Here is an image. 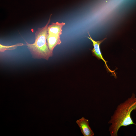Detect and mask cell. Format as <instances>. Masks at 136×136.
Here are the masks:
<instances>
[{
  "mask_svg": "<svg viewBox=\"0 0 136 136\" xmlns=\"http://www.w3.org/2000/svg\"><path fill=\"white\" fill-rule=\"evenodd\" d=\"M51 14L46 25L41 28H39L35 33V42L29 44L26 42V45L35 58H43L48 60L53 54V51L49 49L46 42L48 34V27L50 23Z\"/></svg>",
  "mask_w": 136,
  "mask_h": 136,
  "instance_id": "obj_2",
  "label": "cell"
},
{
  "mask_svg": "<svg viewBox=\"0 0 136 136\" xmlns=\"http://www.w3.org/2000/svg\"><path fill=\"white\" fill-rule=\"evenodd\" d=\"M82 133L84 136H93L94 134L89 126L88 120L84 117L76 121Z\"/></svg>",
  "mask_w": 136,
  "mask_h": 136,
  "instance_id": "obj_4",
  "label": "cell"
},
{
  "mask_svg": "<svg viewBox=\"0 0 136 136\" xmlns=\"http://www.w3.org/2000/svg\"><path fill=\"white\" fill-rule=\"evenodd\" d=\"M88 34L89 37H88V38L93 43V48L91 50V52L93 55L95 56L98 59H101L103 60L105 63V65L107 71L111 73L112 74V75L115 77L116 78V76L115 72V70H111L108 67L107 64L108 61H106L104 59L100 49V44L105 40L107 38H106L103 40L96 41L92 39L89 33Z\"/></svg>",
  "mask_w": 136,
  "mask_h": 136,
  "instance_id": "obj_3",
  "label": "cell"
},
{
  "mask_svg": "<svg viewBox=\"0 0 136 136\" xmlns=\"http://www.w3.org/2000/svg\"><path fill=\"white\" fill-rule=\"evenodd\" d=\"M136 110V96L133 93L131 96L118 105L108 123L111 125L109 131L111 136H118V131L122 126L136 125L131 116L133 110Z\"/></svg>",
  "mask_w": 136,
  "mask_h": 136,
  "instance_id": "obj_1",
  "label": "cell"
},
{
  "mask_svg": "<svg viewBox=\"0 0 136 136\" xmlns=\"http://www.w3.org/2000/svg\"><path fill=\"white\" fill-rule=\"evenodd\" d=\"M47 40L48 48L52 51L57 45H60L61 43L60 36L56 35L48 34Z\"/></svg>",
  "mask_w": 136,
  "mask_h": 136,
  "instance_id": "obj_6",
  "label": "cell"
},
{
  "mask_svg": "<svg viewBox=\"0 0 136 136\" xmlns=\"http://www.w3.org/2000/svg\"><path fill=\"white\" fill-rule=\"evenodd\" d=\"M26 45L22 43H18L11 46H5L0 44V51L1 52H4L6 50H12L16 49L17 47Z\"/></svg>",
  "mask_w": 136,
  "mask_h": 136,
  "instance_id": "obj_7",
  "label": "cell"
},
{
  "mask_svg": "<svg viewBox=\"0 0 136 136\" xmlns=\"http://www.w3.org/2000/svg\"><path fill=\"white\" fill-rule=\"evenodd\" d=\"M65 24L64 22L52 23L51 25H48V34L60 36L62 33V28Z\"/></svg>",
  "mask_w": 136,
  "mask_h": 136,
  "instance_id": "obj_5",
  "label": "cell"
}]
</instances>
